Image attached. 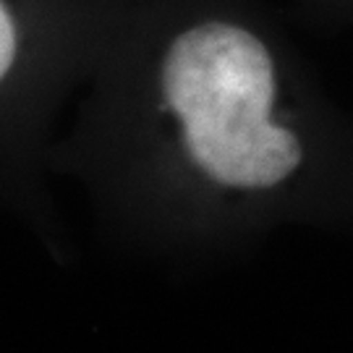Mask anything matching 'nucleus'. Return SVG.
Returning a JSON list of instances; mask_svg holds the SVG:
<instances>
[{"instance_id":"nucleus-1","label":"nucleus","mask_w":353,"mask_h":353,"mask_svg":"<svg viewBox=\"0 0 353 353\" xmlns=\"http://www.w3.org/2000/svg\"><path fill=\"white\" fill-rule=\"evenodd\" d=\"M157 84L183 233L212 243L280 220L353 228V118L303 84L254 16L212 8L181 24Z\"/></svg>"},{"instance_id":"nucleus-2","label":"nucleus","mask_w":353,"mask_h":353,"mask_svg":"<svg viewBox=\"0 0 353 353\" xmlns=\"http://www.w3.org/2000/svg\"><path fill=\"white\" fill-rule=\"evenodd\" d=\"M19 58V29L8 6L0 0V84L11 76Z\"/></svg>"},{"instance_id":"nucleus-3","label":"nucleus","mask_w":353,"mask_h":353,"mask_svg":"<svg viewBox=\"0 0 353 353\" xmlns=\"http://www.w3.org/2000/svg\"><path fill=\"white\" fill-rule=\"evenodd\" d=\"M327 3L335 11H343V13H348V16H353V0H327Z\"/></svg>"}]
</instances>
